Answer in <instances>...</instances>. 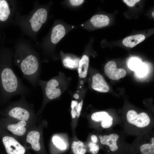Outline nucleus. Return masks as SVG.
I'll return each mask as SVG.
<instances>
[{"label":"nucleus","instance_id":"nucleus-1","mask_svg":"<svg viewBox=\"0 0 154 154\" xmlns=\"http://www.w3.org/2000/svg\"><path fill=\"white\" fill-rule=\"evenodd\" d=\"M13 54L11 49L0 48V98L3 105L15 96H26L30 92L13 70Z\"/></svg>","mask_w":154,"mask_h":154},{"label":"nucleus","instance_id":"nucleus-2","mask_svg":"<svg viewBox=\"0 0 154 154\" xmlns=\"http://www.w3.org/2000/svg\"><path fill=\"white\" fill-rule=\"evenodd\" d=\"M13 62L23 76L32 85L36 86L40 72V61L35 50L28 43L18 42L15 47Z\"/></svg>","mask_w":154,"mask_h":154},{"label":"nucleus","instance_id":"nucleus-3","mask_svg":"<svg viewBox=\"0 0 154 154\" xmlns=\"http://www.w3.org/2000/svg\"><path fill=\"white\" fill-rule=\"evenodd\" d=\"M21 96V98L17 101L9 102L6 106L0 111V116L25 121L37 125L38 115L33 105L27 101L26 96Z\"/></svg>","mask_w":154,"mask_h":154},{"label":"nucleus","instance_id":"nucleus-4","mask_svg":"<svg viewBox=\"0 0 154 154\" xmlns=\"http://www.w3.org/2000/svg\"><path fill=\"white\" fill-rule=\"evenodd\" d=\"M47 10L44 8H35L26 15L17 16L15 24H17L25 33L34 38L47 17Z\"/></svg>","mask_w":154,"mask_h":154},{"label":"nucleus","instance_id":"nucleus-5","mask_svg":"<svg viewBox=\"0 0 154 154\" xmlns=\"http://www.w3.org/2000/svg\"><path fill=\"white\" fill-rule=\"evenodd\" d=\"M37 125L25 121L0 116V126L20 142L23 141L29 131Z\"/></svg>","mask_w":154,"mask_h":154},{"label":"nucleus","instance_id":"nucleus-6","mask_svg":"<svg viewBox=\"0 0 154 154\" xmlns=\"http://www.w3.org/2000/svg\"><path fill=\"white\" fill-rule=\"evenodd\" d=\"M38 84L42 90L44 104L48 101L59 97L66 88L63 81L60 79V74L48 81H44L39 79Z\"/></svg>","mask_w":154,"mask_h":154},{"label":"nucleus","instance_id":"nucleus-7","mask_svg":"<svg viewBox=\"0 0 154 154\" xmlns=\"http://www.w3.org/2000/svg\"><path fill=\"white\" fill-rule=\"evenodd\" d=\"M119 136L115 133H112L100 137V142L106 146L109 154H129V147L120 145L118 141Z\"/></svg>","mask_w":154,"mask_h":154},{"label":"nucleus","instance_id":"nucleus-8","mask_svg":"<svg viewBox=\"0 0 154 154\" xmlns=\"http://www.w3.org/2000/svg\"><path fill=\"white\" fill-rule=\"evenodd\" d=\"M126 120L130 125L140 129L148 127L151 122V118L147 113L145 112L138 113L133 110L127 112Z\"/></svg>","mask_w":154,"mask_h":154},{"label":"nucleus","instance_id":"nucleus-9","mask_svg":"<svg viewBox=\"0 0 154 154\" xmlns=\"http://www.w3.org/2000/svg\"><path fill=\"white\" fill-rule=\"evenodd\" d=\"M41 139L39 126L37 125L29 131L22 142L29 144L34 151L38 152L41 149Z\"/></svg>","mask_w":154,"mask_h":154},{"label":"nucleus","instance_id":"nucleus-10","mask_svg":"<svg viewBox=\"0 0 154 154\" xmlns=\"http://www.w3.org/2000/svg\"><path fill=\"white\" fill-rule=\"evenodd\" d=\"M130 154H154V137L152 136L148 141L138 143L129 147Z\"/></svg>","mask_w":154,"mask_h":154},{"label":"nucleus","instance_id":"nucleus-11","mask_svg":"<svg viewBox=\"0 0 154 154\" xmlns=\"http://www.w3.org/2000/svg\"><path fill=\"white\" fill-rule=\"evenodd\" d=\"M89 58L87 55H83L80 60L78 68L79 77L78 92L82 90L84 85L85 80L87 75L89 64Z\"/></svg>","mask_w":154,"mask_h":154},{"label":"nucleus","instance_id":"nucleus-12","mask_svg":"<svg viewBox=\"0 0 154 154\" xmlns=\"http://www.w3.org/2000/svg\"><path fill=\"white\" fill-rule=\"evenodd\" d=\"M106 75L111 79L118 80L124 77L126 74L125 70L122 68H117L116 62L111 60L107 62L104 67Z\"/></svg>","mask_w":154,"mask_h":154},{"label":"nucleus","instance_id":"nucleus-13","mask_svg":"<svg viewBox=\"0 0 154 154\" xmlns=\"http://www.w3.org/2000/svg\"><path fill=\"white\" fill-rule=\"evenodd\" d=\"M10 1L0 0V23L4 24L9 21L13 13V7Z\"/></svg>","mask_w":154,"mask_h":154},{"label":"nucleus","instance_id":"nucleus-14","mask_svg":"<svg viewBox=\"0 0 154 154\" xmlns=\"http://www.w3.org/2000/svg\"><path fill=\"white\" fill-rule=\"evenodd\" d=\"M91 118L95 121H101V125L104 128H109L113 124V118L105 111L94 112L92 115Z\"/></svg>","mask_w":154,"mask_h":154},{"label":"nucleus","instance_id":"nucleus-15","mask_svg":"<svg viewBox=\"0 0 154 154\" xmlns=\"http://www.w3.org/2000/svg\"><path fill=\"white\" fill-rule=\"evenodd\" d=\"M91 86L94 90L103 93L108 92L110 89L103 77L99 73L93 76Z\"/></svg>","mask_w":154,"mask_h":154},{"label":"nucleus","instance_id":"nucleus-16","mask_svg":"<svg viewBox=\"0 0 154 154\" xmlns=\"http://www.w3.org/2000/svg\"><path fill=\"white\" fill-rule=\"evenodd\" d=\"M66 31L64 26L58 24L53 28L50 36V40L52 43L56 44L64 36Z\"/></svg>","mask_w":154,"mask_h":154},{"label":"nucleus","instance_id":"nucleus-17","mask_svg":"<svg viewBox=\"0 0 154 154\" xmlns=\"http://www.w3.org/2000/svg\"><path fill=\"white\" fill-rule=\"evenodd\" d=\"M145 38L144 35L141 34L130 36L125 38L122 43L123 45L127 47L133 48L143 41Z\"/></svg>","mask_w":154,"mask_h":154},{"label":"nucleus","instance_id":"nucleus-18","mask_svg":"<svg viewBox=\"0 0 154 154\" xmlns=\"http://www.w3.org/2000/svg\"><path fill=\"white\" fill-rule=\"evenodd\" d=\"M90 22L94 26L101 27L107 26L109 23L110 19L106 15L99 14L93 16L90 19Z\"/></svg>","mask_w":154,"mask_h":154},{"label":"nucleus","instance_id":"nucleus-19","mask_svg":"<svg viewBox=\"0 0 154 154\" xmlns=\"http://www.w3.org/2000/svg\"><path fill=\"white\" fill-rule=\"evenodd\" d=\"M80 60L78 58L68 56L64 58L62 62L66 68L74 69L78 68Z\"/></svg>","mask_w":154,"mask_h":154},{"label":"nucleus","instance_id":"nucleus-20","mask_svg":"<svg viewBox=\"0 0 154 154\" xmlns=\"http://www.w3.org/2000/svg\"><path fill=\"white\" fill-rule=\"evenodd\" d=\"M71 147L74 154H85L86 152L85 145L83 142L80 141H73Z\"/></svg>","mask_w":154,"mask_h":154},{"label":"nucleus","instance_id":"nucleus-21","mask_svg":"<svg viewBox=\"0 0 154 154\" xmlns=\"http://www.w3.org/2000/svg\"><path fill=\"white\" fill-rule=\"evenodd\" d=\"M142 63V62L139 58H132L129 60L128 66L131 70L135 71Z\"/></svg>","mask_w":154,"mask_h":154},{"label":"nucleus","instance_id":"nucleus-22","mask_svg":"<svg viewBox=\"0 0 154 154\" xmlns=\"http://www.w3.org/2000/svg\"><path fill=\"white\" fill-rule=\"evenodd\" d=\"M52 142L56 146L61 150H64L66 148V145L64 142L59 137L55 136L52 138Z\"/></svg>","mask_w":154,"mask_h":154},{"label":"nucleus","instance_id":"nucleus-23","mask_svg":"<svg viewBox=\"0 0 154 154\" xmlns=\"http://www.w3.org/2000/svg\"><path fill=\"white\" fill-rule=\"evenodd\" d=\"M137 75L139 77H143L146 75L147 71V67L146 65L142 63L135 71Z\"/></svg>","mask_w":154,"mask_h":154},{"label":"nucleus","instance_id":"nucleus-24","mask_svg":"<svg viewBox=\"0 0 154 154\" xmlns=\"http://www.w3.org/2000/svg\"><path fill=\"white\" fill-rule=\"evenodd\" d=\"M78 104L79 103L76 100H72L71 102V114L73 118H75L76 116Z\"/></svg>","mask_w":154,"mask_h":154},{"label":"nucleus","instance_id":"nucleus-25","mask_svg":"<svg viewBox=\"0 0 154 154\" xmlns=\"http://www.w3.org/2000/svg\"><path fill=\"white\" fill-rule=\"evenodd\" d=\"M88 146L92 154H97L99 150V146L97 143L90 142L88 144Z\"/></svg>","mask_w":154,"mask_h":154},{"label":"nucleus","instance_id":"nucleus-26","mask_svg":"<svg viewBox=\"0 0 154 154\" xmlns=\"http://www.w3.org/2000/svg\"><path fill=\"white\" fill-rule=\"evenodd\" d=\"M123 1L128 5L130 7H133L134 5L136 3L139 2V0H124Z\"/></svg>","mask_w":154,"mask_h":154},{"label":"nucleus","instance_id":"nucleus-27","mask_svg":"<svg viewBox=\"0 0 154 154\" xmlns=\"http://www.w3.org/2000/svg\"><path fill=\"white\" fill-rule=\"evenodd\" d=\"M83 0H70L69 2L70 4L74 6L79 5L84 2Z\"/></svg>","mask_w":154,"mask_h":154},{"label":"nucleus","instance_id":"nucleus-28","mask_svg":"<svg viewBox=\"0 0 154 154\" xmlns=\"http://www.w3.org/2000/svg\"><path fill=\"white\" fill-rule=\"evenodd\" d=\"M83 104V100H82L79 103L78 105L77 109V112L76 116L78 118L82 110Z\"/></svg>","mask_w":154,"mask_h":154},{"label":"nucleus","instance_id":"nucleus-29","mask_svg":"<svg viewBox=\"0 0 154 154\" xmlns=\"http://www.w3.org/2000/svg\"><path fill=\"white\" fill-rule=\"evenodd\" d=\"M91 140L92 142L97 143L98 141V138L96 136L93 135L91 136Z\"/></svg>","mask_w":154,"mask_h":154},{"label":"nucleus","instance_id":"nucleus-30","mask_svg":"<svg viewBox=\"0 0 154 154\" xmlns=\"http://www.w3.org/2000/svg\"><path fill=\"white\" fill-rule=\"evenodd\" d=\"M154 12L153 11L152 13V15L153 16V17H154Z\"/></svg>","mask_w":154,"mask_h":154},{"label":"nucleus","instance_id":"nucleus-31","mask_svg":"<svg viewBox=\"0 0 154 154\" xmlns=\"http://www.w3.org/2000/svg\"><path fill=\"white\" fill-rule=\"evenodd\" d=\"M1 104V99L0 98V105Z\"/></svg>","mask_w":154,"mask_h":154}]
</instances>
